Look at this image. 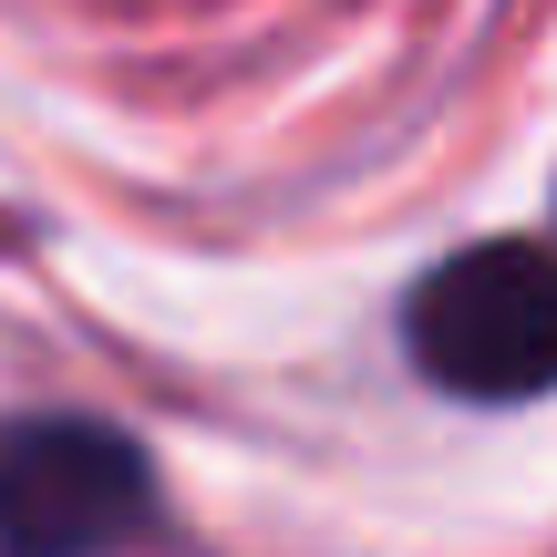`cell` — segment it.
<instances>
[{
    "mask_svg": "<svg viewBox=\"0 0 557 557\" xmlns=\"http://www.w3.org/2000/svg\"><path fill=\"white\" fill-rule=\"evenodd\" d=\"M413 361L444 393L475 403H527L557 372V278L527 238L465 248L413 289Z\"/></svg>",
    "mask_w": 557,
    "mask_h": 557,
    "instance_id": "cell-1",
    "label": "cell"
},
{
    "mask_svg": "<svg viewBox=\"0 0 557 557\" xmlns=\"http://www.w3.org/2000/svg\"><path fill=\"white\" fill-rule=\"evenodd\" d=\"M145 455L103 423H0V557H114L145 527Z\"/></svg>",
    "mask_w": 557,
    "mask_h": 557,
    "instance_id": "cell-2",
    "label": "cell"
}]
</instances>
